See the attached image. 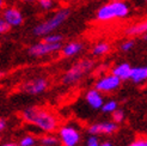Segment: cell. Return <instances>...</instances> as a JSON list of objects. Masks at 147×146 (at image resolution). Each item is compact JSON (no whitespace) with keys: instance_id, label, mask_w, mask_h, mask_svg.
Here are the masks:
<instances>
[{"instance_id":"obj_21","label":"cell","mask_w":147,"mask_h":146,"mask_svg":"<svg viewBox=\"0 0 147 146\" xmlns=\"http://www.w3.org/2000/svg\"><path fill=\"white\" fill-rule=\"evenodd\" d=\"M36 3H37L40 9L43 10V11H49L55 6L54 0H37Z\"/></svg>"},{"instance_id":"obj_3","label":"cell","mask_w":147,"mask_h":146,"mask_svg":"<svg viewBox=\"0 0 147 146\" xmlns=\"http://www.w3.org/2000/svg\"><path fill=\"white\" fill-rule=\"evenodd\" d=\"M130 7L123 0H113L102 5L96 12V19L99 22H110L114 19H123L128 17Z\"/></svg>"},{"instance_id":"obj_19","label":"cell","mask_w":147,"mask_h":146,"mask_svg":"<svg viewBox=\"0 0 147 146\" xmlns=\"http://www.w3.org/2000/svg\"><path fill=\"white\" fill-rule=\"evenodd\" d=\"M116 109H117V102L116 101H108L103 104L100 110L104 114H113Z\"/></svg>"},{"instance_id":"obj_32","label":"cell","mask_w":147,"mask_h":146,"mask_svg":"<svg viewBox=\"0 0 147 146\" xmlns=\"http://www.w3.org/2000/svg\"><path fill=\"white\" fill-rule=\"evenodd\" d=\"M41 146H47V145H41Z\"/></svg>"},{"instance_id":"obj_4","label":"cell","mask_w":147,"mask_h":146,"mask_svg":"<svg viewBox=\"0 0 147 146\" xmlns=\"http://www.w3.org/2000/svg\"><path fill=\"white\" fill-rule=\"evenodd\" d=\"M93 66H94V64L90 59H83V60L76 62L68 71H66V73L62 76V84L73 85V84L78 83L87 73L92 71Z\"/></svg>"},{"instance_id":"obj_17","label":"cell","mask_w":147,"mask_h":146,"mask_svg":"<svg viewBox=\"0 0 147 146\" xmlns=\"http://www.w3.org/2000/svg\"><path fill=\"white\" fill-rule=\"evenodd\" d=\"M110 45L107 42H98L97 45H94L92 50H91V53L92 55L94 56H102V55H105L110 52Z\"/></svg>"},{"instance_id":"obj_30","label":"cell","mask_w":147,"mask_h":146,"mask_svg":"<svg viewBox=\"0 0 147 146\" xmlns=\"http://www.w3.org/2000/svg\"><path fill=\"white\" fill-rule=\"evenodd\" d=\"M86 146H99V143H97V144H86Z\"/></svg>"},{"instance_id":"obj_28","label":"cell","mask_w":147,"mask_h":146,"mask_svg":"<svg viewBox=\"0 0 147 146\" xmlns=\"http://www.w3.org/2000/svg\"><path fill=\"white\" fill-rule=\"evenodd\" d=\"M99 146H114V145L111 143H109V141H104V143L99 144Z\"/></svg>"},{"instance_id":"obj_7","label":"cell","mask_w":147,"mask_h":146,"mask_svg":"<svg viewBox=\"0 0 147 146\" xmlns=\"http://www.w3.org/2000/svg\"><path fill=\"white\" fill-rule=\"evenodd\" d=\"M121 82L122 80L119 77L110 73V74L99 77L96 80V83H94V87L97 90H99L102 93H109V92L115 91L116 89H119L121 85Z\"/></svg>"},{"instance_id":"obj_33","label":"cell","mask_w":147,"mask_h":146,"mask_svg":"<svg viewBox=\"0 0 147 146\" xmlns=\"http://www.w3.org/2000/svg\"><path fill=\"white\" fill-rule=\"evenodd\" d=\"M144 1H146V3H147V0H144Z\"/></svg>"},{"instance_id":"obj_27","label":"cell","mask_w":147,"mask_h":146,"mask_svg":"<svg viewBox=\"0 0 147 146\" xmlns=\"http://www.w3.org/2000/svg\"><path fill=\"white\" fill-rule=\"evenodd\" d=\"M1 146H19V145L16 144V143H5V144H3Z\"/></svg>"},{"instance_id":"obj_10","label":"cell","mask_w":147,"mask_h":146,"mask_svg":"<svg viewBox=\"0 0 147 146\" xmlns=\"http://www.w3.org/2000/svg\"><path fill=\"white\" fill-rule=\"evenodd\" d=\"M1 18H4L12 28H18L23 24V22H24V17H23V14H22V12L14 6L5 7L3 10Z\"/></svg>"},{"instance_id":"obj_2","label":"cell","mask_w":147,"mask_h":146,"mask_svg":"<svg viewBox=\"0 0 147 146\" xmlns=\"http://www.w3.org/2000/svg\"><path fill=\"white\" fill-rule=\"evenodd\" d=\"M69 14H71V10L68 7H62V9L54 12L48 19L38 23L34 28L32 34L37 36V37H45V36L54 32L68 19Z\"/></svg>"},{"instance_id":"obj_12","label":"cell","mask_w":147,"mask_h":146,"mask_svg":"<svg viewBox=\"0 0 147 146\" xmlns=\"http://www.w3.org/2000/svg\"><path fill=\"white\" fill-rule=\"evenodd\" d=\"M84 50V43L78 41H72L66 43L61 48V54L63 57H72L80 54Z\"/></svg>"},{"instance_id":"obj_15","label":"cell","mask_w":147,"mask_h":146,"mask_svg":"<svg viewBox=\"0 0 147 146\" xmlns=\"http://www.w3.org/2000/svg\"><path fill=\"white\" fill-rule=\"evenodd\" d=\"M130 80L134 84H141L147 80V66H139L133 67L131 70Z\"/></svg>"},{"instance_id":"obj_11","label":"cell","mask_w":147,"mask_h":146,"mask_svg":"<svg viewBox=\"0 0 147 146\" xmlns=\"http://www.w3.org/2000/svg\"><path fill=\"white\" fill-rule=\"evenodd\" d=\"M85 101H86L87 105L94 109V110H99V109H102L103 104H104L103 95L96 87L91 89V90H87V92L85 93Z\"/></svg>"},{"instance_id":"obj_16","label":"cell","mask_w":147,"mask_h":146,"mask_svg":"<svg viewBox=\"0 0 147 146\" xmlns=\"http://www.w3.org/2000/svg\"><path fill=\"white\" fill-rule=\"evenodd\" d=\"M41 145H47V146H61V141L59 139V135H55L53 133H45L40 138Z\"/></svg>"},{"instance_id":"obj_14","label":"cell","mask_w":147,"mask_h":146,"mask_svg":"<svg viewBox=\"0 0 147 146\" xmlns=\"http://www.w3.org/2000/svg\"><path fill=\"white\" fill-rule=\"evenodd\" d=\"M131 70H133V67L128 62H122L116 65L111 70V73L116 77H119L121 80H128L130 79V76H131Z\"/></svg>"},{"instance_id":"obj_1","label":"cell","mask_w":147,"mask_h":146,"mask_svg":"<svg viewBox=\"0 0 147 146\" xmlns=\"http://www.w3.org/2000/svg\"><path fill=\"white\" fill-rule=\"evenodd\" d=\"M22 119L29 125L37 127L43 133H54L59 128L56 115L42 107H29L22 113Z\"/></svg>"},{"instance_id":"obj_23","label":"cell","mask_w":147,"mask_h":146,"mask_svg":"<svg viewBox=\"0 0 147 146\" xmlns=\"http://www.w3.org/2000/svg\"><path fill=\"white\" fill-rule=\"evenodd\" d=\"M134 46H135L134 40H127V41L122 42L120 45V49L122 50V52H129V50H131L134 48Z\"/></svg>"},{"instance_id":"obj_24","label":"cell","mask_w":147,"mask_h":146,"mask_svg":"<svg viewBox=\"0 0 147 146\" xmlns=\"http://www.w3.org/2000/svg\"><path fill=\"white\" fill-rule=\"evenodd\" d=\"M11 25L9 24V23H7V22L4 19V18H1V19H0V34H7V32H9L10 30H11Z\"/></svg>"},{"instance_id":"obj_5","label":"cell","mask_w":147,"mask_h":146,"mask_svg":"<svg viewBox=\"0 0 147 146\" xmlns=\"http://www.w3.org/2000/svg\"><path fill=\"white\" fill-rule=\"evenodd\" d=\"M57 135L61 141V146H78L82 141V133L71 123L59 127Z\"/></svg>"},{"instance_id":"obj_13","label":"cell","mask_w":147,"mask_h":146,"mask_svg":"<svg viewBox=\"0 0 147 146\" xmlns=\"http://www.w3.org/2000/svg\"><path fill=\"white\" fill-rule=\"evenodd\" d=\"M124 34L129 37H135V36H142L145 34H147V19L138 22V23L133 24L128 26L126 30H124Z\"/></svg>"},{"instance_id":"obj_25","label":"cell","mask_w":147,"mask_h":146,"mask_svg":"<svg viewBox=\"0 0 147 146\" xmlns=\"http://www.w3.org/2000/svg\"><path fill=\"white\" fill-rule=\"evenodd\" d=\"M147 144V140L144 139V138H139V139L134 140L133 143H130L128 146H146Z\"/></svg>"},{"instance_id":"obj_20","label":"cell","mask_w":147,"mask_h":146,"mask_svg":"<svg viewBox=\"0 0 147 146\" xmlns=\"http://www.w3.org/2000/svg\"><path fill=\"white\" fill-rule=\"evenodd\" d=\"M62 40H63V36L61 34H56V32H51L43 37V41L49 43H62Z\"/></svg>"},{"instance_id":"obj_34","label":"cell","mask_w":147,"mask_h":146,"mask_svg":"<svg viewBox=\"0 0 147 146\" xmlns=\"http://www.w3.org/2000/svg\"><path fill=\"white\" fill-rule=\"evenodd\" d=\"M146 146H147V144H146Z\"/></svg>"},{"instance_id":"obj_26","label":"cell","mask_w":147,"mask_h":146,"mask_svg":"<svg viewBox=\"0 0 147 146\" xmlns=\"http://www.w3.org/2000/svg\"><path fill=\"white\" fill-rule=\"evenodd\" d=\"M6 127H7L6 120H5V119H0V130H1V132H4V130L6 129Z\"/></svg>"},{"instance_id":"obj_18","label":"cell","mask_w":147,"mask_h":146,"mask_svg":"<svg viewBox=\"0 0 147 146\" xmlns=\"http://www.w3.org/2000/svg\"><path fill=\"white\" fill-rule=\"evenodd\" d=\"M37 143H38V140H37V138H36L35 135L28 134V135H24V137L20 138L18 145L19 146H36Z\"/></svg>"},{"instance_id":"obj_6","label":"cell","mask_w":147,"mask_h":146,"mask_svg":"<svg viewBox=\"0 0 147 146\" xmlns=\"http://www.w3.org/2000/svg\"><path fill=\"white\" fill-rule=\"evenodd\" d=\"M62 43H49L46 41H41L34 43L28 48V54L34 57H42L50 54H54L59 50H61Z\"/></svg>"},{"instance_id":"obj_31","label":"cell","mask_w":147,"mask_h":146,"mask_svg":"<svg viewBox=\"0 0 147 146\" xmlns=\"http://www.w3.org/2000/svg\"><path fill=\"white\" fill-rule=\"evenodd\" d=\"M142 39H144V40H147V34H145V35H142Z\"/></svg>"},{"instance_id":"obj_29","label":"cell","mask_w":147,"mask_h":146,"mask_svg":"<svg viewBox=\"0 0 147 146\" xmlns=\"http://www.w3.org/2000/svg\"><path fill=\"white\" fill-rule=\"evenodd\" d=\"M23 3H25V4H32V3H35V1H37V0H22Z\"/></svg>"},{"instance_id":"obj_9","label":"cell","mask_w":147,"mask_h":146,"mask_svg":"<svg viewBox=\"0 0 147 146\" xmlns=\"http://www.w3.org/2000/svg\"><path fill=\"white\" fill-rule=\"evenodd\" d=\"M119 129V123L115 121H105V122H96L87 127V133L92 135H111L117 132Z\"/></svg>"},{"instance_id":"obj_8","label":"cell","mask_w":147,"mask_h":146,"mask_svg":"<svg viewBox=\"0 0 147 146\" xmlns=\"http://www.w3.org/2000/svg\"><path fill=\"white\" fill-rule=\"evenodd\" d=\"M48 87V80L43 77H36L22 85V91L28 95H41Z\"/></svg>"},{"instance_id":"obj_22","label":"cell","mask_w":147,"mask_h":146,"mask_svg":"<svg viewBox=\"0 0 147 146\" xmlns=\"http://www.w3.org/2000/svg\"><path fill=\"white\" fill-rule=\"evenodd\" d=\"M111 119L116 123H121L124 121V119H126V115H124V112L121 110V109H116V110L111 114Z\"/></svg>"}]
</instances>
